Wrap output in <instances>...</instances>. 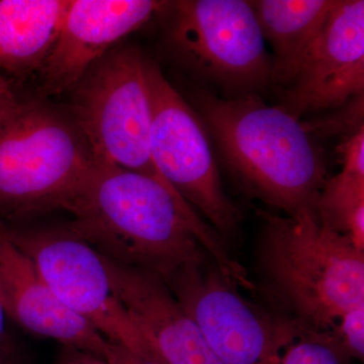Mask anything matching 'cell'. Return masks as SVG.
Masks as SVG:
<instances>
[{"label": "cell", "instance_id": "cell-1", "mask_svg": "<svg viewBox=\"0 0 364 364\" xmlns=\"http://www.w3.org/2000/svg\"><path fill=\"white\" fill-rule=\"evenodd\" d=\"M67 212L73 215L69 232L127 267L166 282L210 254L237 286L252 289L220 235L181 196L150 177L95 159Z\"/></svg>", "mask_w": 364, "mask_h": 364}, {"label": "cell", "instance_id": "cell-2", "mask_svg": "<svg viewBox=\"0 0 364 364\" xmlns=\"http://www.w3.org/2000/svg\"><path fill=\"white\" fill-rule=\"evenodd\" d=\"M257 215L254 289L291 339L331 333L347 311L364 303V251L309 213Z\"/></svg>", "mask_w": 364, "mask_h": 364}, {"label": "cell", "instance_id": "cell-3", "mask_svg": "<svg viewBox=\"0 0 364 364\" xmlns=\"http://www.w3.org/2000/svg\"><path fill=\"white\" fill-rule=\"evenodd\" d=\"M208 133L246 195L294 215H317L327 171L304 123L253 95L196 98Z\"/></svg>", "mask_w": 364, "mask_h": 364}, {"label": "cell", "instance_id": "cell-4", "mask_svg": "<svg viewBox=\"0 0 364 364\" xmlns=\"http://www.w3.org/2000/svg\"><path fill=\"white\" fill-rule=\"evenodd\" d=\"M93 162L68 114L21 100L0 119V218L67 210Z\"/></svg>", "mask_w": 364, "mask_h": 364}, {"label": "cell", "instance_id": "cell-5", "mask_svg": "<svg viewBox=\"0 0 364 364\" xmlns=\"http://www.w3.org/2000/svg\"><path fill=\"white\" fill-rule=\"evenodd\" d=\"M144 64L136 48L114 47L71 88L67 114L95 159L150 177L181 196L153 161L152 111Z\"/></svg>", "mask_w": 364, "mask_h": 364}, {"label": "cell", "instance_id": "cell-6", "mask_svg": "<svg viewBox=\"0 0 364 364\" xmlns=\"http://www.w3.org/2000/svg\"><path fill=\"white\" fill-rule=\"evenodd\" d=\"M167 40L176 59L228 90L251 91L270 83L272 58L250 1H168Z\"/></svg>", "mask_w": 364, "mask_h": 364}, {"label": "cell", "instance_id": "cell-7", "mask_svg": "<svg viewBox=\"0 0 364 364\" xmlns=\"http://www.w3.org/2000/svg\"><path fill=\"white\" fill-rule=\"evenodd\" d=\"M144 70L152 111L151 153L155 166L222 239L232 236L242 214L223 188L205 124L156 63L145 59Z\"/></svg>", "mask_w": 364, "mask_h": 364}, {"label": "cell", "instance_id": "cell-8", "mask_svg": "<svg viewBox=\"0 0 364 364\" xmlns=\"http://www.w3.org/2000/svg\"><path fill=\"white\" fill-rule=\"evenodd\" d=\"M2 224V223H1ZM69 310L111 343L162 363L144 341L112 287L104 257L87 242L61 229H18L2 224Z\"/></svg>", "mask_w": 364, "mask_h": 364}, {"label": "cell", "instance_id": "cell-9", "mask_svg": "<svg viewBox=\"0 0 364 364\" xmlns=\"http://www.w3.org/2000/svg\"><path fill=\"white\" fill-rule=\"evenodd\" d=\"M165 284L222 364H279L293 341L269 313L239 293L215 261L183 268Z\"/></svg>", "mask_w": 364, "mask_h": 364}, {"label": "cell", "instance_id": "cell-10", "mask_svg": "<svg viewBox=\"0 0 364 364\" xmlns=\"http://www.w3.org/2000/svg\"><path fill=\"white\" fill-rule=\"evenodd\" d=\"M364 1L338 0L279 105L299 117L363 97Z\"/></svg>", "mask_w": 364, "mask_h": 364}, {"label": "cell", "instance_id": "cell-11", "mask_svg": "<svg viewBox=\"0 0 364 364\" xmlns=\"http://www.w3.org/2000/svg\"><path fill=\"white\" fill-rule=\"evenodd\" d=\"M168 1L70 0L56 42L39 72L43 92L70 91L95 62L129 33L163 13Z\"/></svg>", "mask_w": 364, "mask_h": 364}, {"label": "cell", "instance_id": "cell-12", "mask_svg": "<svg viewBox=\"0 0 364 364\" xmlns=\"http://www.w3.org/2000/svg\"><path fill=\"white\" fill-rule=\"evenodd\" d=\"M102 257L132 324L163 364H222L161 279Z\"/></svg>", "mask_w": 364, "mask_h": 364}, {"label": "cell", "instance_id": "cell-13", "mask_svg": "<svg viewBox=\"0 0 364 364\" xmlns=\"http://www.w3.org/2000/svg\"><path fill=\"white\" fill-rule=\"evenodd\" d=\"M0 301L6 315L28 331L57 340L107 363L111 343L61 303L0 222Z\"/></svg>", "mask_w": 364, "mask_h": 364}, {"label": "cell", "instance_id": "cell-14", "mask_svg": "<svg viewBox=\"0 0 364 364\" xmlns=\"http://www.w3.org/2000/svg\"><path fill=\"white\" fill-rule=\"evenodd\" d=\"M338 0L250 1L263 38L272 45L270 83L280 90L293 79Z\"/></svg>", "mask_w": 364, "mask_h": 364}, {"label": "cell", "instance_id": "cell-15", "mask_svg": "<svg viewBox=\"0 0 364 364\" xmlns=\"http://www.w3.org/2000/svg\"><path fill=\"white\" fill-rule=\"evenodd\" d=\"M70 0L0 1V72L39 74L58 37Z\"/></svg>", "mask_w": 364, "mask_h": 364}, {"label": "cell", "instance_id": "cell-16", "mask_svg": "<svg viewBox=\"0 0 364 364\" xmlns=\"http://www.w3.org/2000/svg\"><path fill=\"white\" fill-rule=\"evenodd\" d=\"M342 169L327 179L317 203L318 221L364 251V127L338 148Z\"/></svg>", "mask_w": 364, "mask_h": 364}, {"label": "cell", "instance_id": "cell-17", "mask_svg": "<svg viewBox=\"0 0 364 364\" xmlns=\"http://www.w3.org/2000/svg\"><path fill=\"white\" fill-rule=\"evenodd\" d=\"M350 356L331 333L308 334L287 345L279 364H350Z\"/></svg>", "mask_w": 364, "mask_h": 364}, {"label": "cell", "instance_id": "cell-18", "mask_svg": "<svg viewBox=\"0 0 364 364\" xmlns=\"http://www.w3.org/2000/svg\"><path fill=\"white\" fill-rule=\"evenodd\" d=\"M331 334L351 359L363 360L364 303L347 311L339 318Z\"/></svg>", "mask_w": 364, "mask_h": 364}, {"label": "cell", "instance_id": "cell-19", "mask_svg": "<svg viewBox=\"0 0 364 364\" xmlns=\"http://www.w3.org/2000/svg\"><path fill=\"white\" fill-rule=\"evenodd\" d=\"M20 102L21 98L14 90L13 81L0 72V119L6 116Z\"/></svg>", "mask_w": 364, "mask_h": 364}, {"label": "cell", "instance_id": "cell-20", "mask_svg": "<svg viewBox=\"0 0 364 364\" xmlns=\"http://www.w3.org/2000/svg\"><path fill=\"white\" fill-rule=\"evenodd\" d=\"M111 343V342H109ZM107 364H162L150 359L141 358L133 352L127 350L119 345L111 343V358Z\"/></svg>", "mask_w": 364, "mask_h": 364}, {"label": "cell", "instance_id": "cell-21", "mask_svg": "<svg viewBox=\"0 0 364 364\" xmlns=\"http://www.w3.org/2000/svg\"><path fill=\"white\" fill-rule=\"evenodd\" d=\"M71 364H107L105 363L102 359L95 358V356L91 355V354L85 353L80 354L78 358H75V360H72Z\"/></svg>", "mask_w": 364, "mask_h": 364}, {"label": "cell", "instance_id": "cell-22", "mask_svg": "<svg viewBox=\"0 0 364 364\" xmlns=\"http://www.w3.org/2000/svg\"><path fill=\"white\" fill-rule=\"evenodd\" d=\"M6 311H4V306L0 301V341H1L2 335L4 332V318H6Z\"/></svg>", "mask_w": 364, "mask_h": 364}]
</instances>
